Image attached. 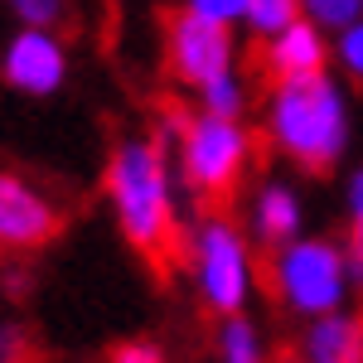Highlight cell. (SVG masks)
Wrapping results in <instances>:
<instances>
[{
	"label": "cell",
	"mask_w": 363,
	"mask_h": 363,
	"mask_svg": "<svg viewBox=\"0 0 363 363\" xmlns=\"http://www.w3.org/2000/svg\"><path fill=\"white\" fill-rule=\"evenodd\" d=\"M107 194H112L116 223L126 233V242L165 272L179 262V218H174V199H169V169L160 140H121L107 165Z\"/></svg>",
	"instance_id": "1"
},
{
	"label": "cell",
	"mask_w": 363,
	"mask_h": 363,
	"mask_svg": "<svg viewBox=\"0 0 363 363\" xmlns=\"http://www.w3.org/2000/svg\"><path fill=\"white\" fill-rule=\"evenodd\" d=\"M267 140L306 174H330L349 150V107L325 73L277 83L267 97Z\"/></svg>",
	"instance_id": "2"
},
{
	"label": "cell",
	"mask_w": 363,
	"mask_h": 363,
	"mask_svg": "<svg viewBox=\"0 0 363 363\" xmlns=\"http://www.w3.org/2000/svg\"><path fill=\"white\" fill-rule=\"evenodd\" d=\"M247 165H252V136L242 121L213 112L179 116V169L208 213H218L238 199Z\"/></svg>",
	"instance_id": "3"
},
{
	"label": "cell",
	"mask_w": 363,
	"mask_h": 363,
	"mask_svg": "<svg viewBox=\"0 0 363 363\" xmlns=\"http://www.w3.org/2000/svg\"><path fill=\"white\" fill-rule=\"evenodd\" d=\"M267 291L291 315H330L349 291V257L320 238H291L267 257Z\"/></svg>",
	"instance_id": "4"
},
{
	"label": "cell",
	"mask_w": 363,
	"mask_h": 363,
	"mask_svg": "<svg viewBox=\"0 0 363 363\" xmlns=\"http://www.w3.org/2000/svg\"><path fill=\"white\" fill-rule=\"evenodd\" d=\"M194 272L203 306L213 315H238L252 296V252L242 242V233L223 223L218 213L203 218L194 233Z\"/></svg>",
	"instance_id": "5"
},
{
	"label": "cell",
	"mask_w": 363,
	"mask_h": 363,
	"mask_svg": "<svg viewBox=\"0 0 363 363\" xmlns=\"http://www.w3.org/2000/svg\"><path fill=\"white\" fill-rule=\"evenodd\" d=\"M165 58L179 83H213V78L233 73V29L184 5V10L165 15Z\"/></svg>",
	"instance_id": "6"
},
{
	"label": "cell",
	"mask_w": 363,
	"mask_h": 363,
	"mask_svg": "<svg viewBox=\"0 0 363 363\" xmlns=\"http://www.w3.org/2000/svg\"><path fill=\"white\" fill-rule=\"evenodd\" d=\"M58 228H63V218L39 189H29L15 174H0V247H44L58 238Z\"/></svg>",
	"instance_id": "7"
},
{
	"label": "cell",
	"mask_w": 363,
	"mask_h": 363,
	"mask_svg": "<svg viewBox=\"0 0 363 363\" xmlns=\"http://www.w3.org/2000/svg\"><path fill=\"white\" fill-rule=\"evenodd\" d=\"M63 73H68V58H63V44L49 34V25H29L5 49V83L29 92V97L58 92L63 87Z\"/></svg>",
	"instance_id": "8"
},
{
	"label": "cell",
	"mask_w": 363,
	"mask_h": 363,
	"mask_svg": "<svg viewBox=\"0 0 363 363\" xmlns=\"http://www.w3.org/2000/svg\"><path fill=\"white\" fill-rule=\"evenodd\" d=\"M325 34L315 20H291V25L272 34V44H262V54H257V68H262V78L277 87V83H291V78H310V73H325Z\"/></svg>",
	"instance_id": "9"
},
{
	"label": "cell",
	"mask_w": 363,
	"mask_h": 363,
	"mask_svg": "<svg viewBox=\"0 0 363 363\" xmlns=\"http://www.w3.org/2000/svg\"><path fill=\"white\" fill-rule=\"evenodd\" d=\"M301 354L315 363H359L363 359V315H315L301 339Z\"/></svg>",
	"instance_id": "10"
},
{
	"label": "cell",
	"mask_w": 363,
	"mask_h": 363,
	"mask_svg": "<svg viewBox=\"0 0 363 363\" xmlns=\"http://www.w3.org/2000/svg\"><path fill=\"white\" fill-rule=\"evenodd\" d=\"M252 233L262 247H281L301 233V203L286 184H267L257 194V208H252Z\"/></svg>",
	"instance_id": "11"
},
{
	"label": "cell",
	"mask_w": 363,
	"mask_h": 363,
	"mask_svg": "<svg viewBox=\"0 0 363 363\" xmlns=\"http://www.w3.org/2000/svg\"><path fill=\"white\" fill-rule=\"evenodd\" d=\"M218 354L228 363H257L262 359V339L252 330V320L238 310V315H223V330H218Z\"/></svg>",
	"instance_id": "12"
},
{
	"label": "cell",
	"mask_w": 363,
	"mask_h": 363,
	"mask_svg": "<svg viewBox=\"0 0 363 363\" xmlns=\"http://www.w3.org/2000/svg\"><path fill=\"white\" fill-rule=\"evenodd\" d=\"M306 10H301V0H247V29L257 34V39H272V34H281V29L291 25V20H301Z\"/></svg>",
	"instance_id": "13"
},
{
	"label": "cell",
	"mask_w": 363,
	"mask_h": 363,
	"mask_svg": "<svg viewBox=\"0 0 363 363\" xmlns=\"http://www.w3.org/2000/svg\"><path fill=\"white\" fill-rule=\"evenodd\" d=\"M199 97H203V112L213 116H233V121H242V107H247V92H242V83L233 78V73H223V78H213V83L199 87Z\"/></svg>",
	"instance_id": "14"
},
{
	"label": "cell",
	"mask_w": 363,
	"mask_h": 363,
	"mask_svg": "<svg viewBox=\"0 0 363 363\" xmlns=\"http://www.w3.org/2000/svg\"><path fill=\"white\" fill-rule=\"evenodd\" d=\"M301 10L320 29H344L354 20H363V0H301Z\"/></svg>",
	"instance_id": "15"
},
{
	"label": "cell",
	"mask_w": 363,
	"mask_h": 363,
	"mask_svg": "<svg viewBox=\"0 0 363 363\" xmlns=\"http://www.w3.org/2000/svg\"><path fill=\"white\" fill-rule=\"evenodd\" d=\"M349 262L363 281V169H354L349 179Z\"/></svg>",
	"instance_id": "16"
},
{
	"label": "cell",
	"mask_w": 363,
	"mask_h": 363,
	"mask_svg": "<svg viewBox=\"0 0 363 363\" xmlns=\"http://www.w3.org/2000/svg\"><path fill=\"white\" fill-rule=\"evenodd\" d=\"M339 63H344L354 78H363V20L339 29Z\"/></svg>",
	"instance_id": "17"
},
{
	"label": "cell",
	"mask_w": 363,
	"mask_h": 363,
	"mask_svg": "<svg viewBox=\"0 0 363 363\" xmlns=\"http://www.w3.org/2000/svg\"><path fill=\"white\" fill-rule=\"evenodd\" d=\"M10 5H15V15L25 25H54L63 15V0H10Z\"/></svg>",
	"instance_id": "18"
},
{
	"label": "cell",
	"mask_w": 363,
	"mask_h": 363,
	"mask_svg": "<svg viewBox=\"0 0 363 363\" xmlns=\"http://www.w3.org/2000/svg\"><path fill=\"white\" fill-rule=\"evenodd\" d=\"M189 10L208 15V20H223V25H238L247 15V0H189Z\"/></svg>",
	"instance_id": "19"
},
{
	"label": "cell",
	"mask_w": 363,
	"mask_h": 363,
	"mask_svg": "<svg viewBox=\"0 0 363 363\" xmlns=\"http://www.w3.org/2000/svg\"><path fill=\"white\" fill-rule=\"evenodd\" d=\"M112 359L116 363H160L165 354H160V344H145V339H140V344H116Z\"/></svg>",
	"instance_id": "20"
},
{
	"label": "cell",
	"mask_w": 363,
	"mask_h": 363,
	"mask_svg": "<svg viewBox=\"0 0 363 363\" xmlns=\"http://www.w3.org/2000/svg\"><path fill=\"white\" fill-rule=\"evenodd\" d=\"M10 349H15V339H10V335H5V330H0V359H15Z\"/></svg>",
	"instance_id": "21"
}]
</instances>
